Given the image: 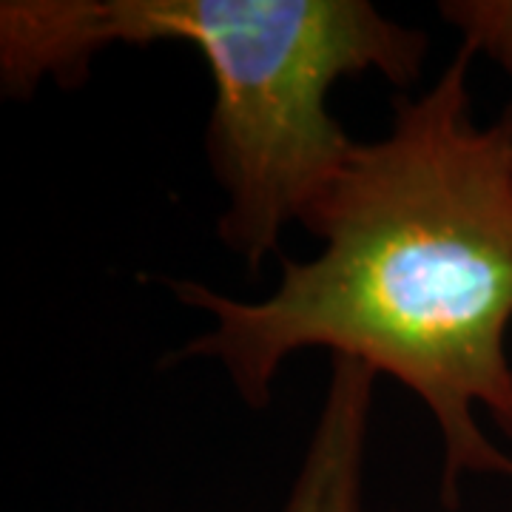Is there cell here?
I'll list each match as a JSON object with an SVG mask.
<instances>
[{"label":"cell","mask_w":512,"mask_h":512,"mask_svg":"<svg viewBox=\"0 0 512 512\" xmlns=\"http://www.w3.org/2000/svg\"><path fill=\"white\" fill-rule=\"evenodd\" d=\"M441 18L464 35V46L490 55L512 74V0H447Z\"/></svg>","instance_id":"cell-4"},{"label":"cell","mask_w":512,"mask_h":512,"mask_svg":"<svg viewBox=\"0 0 512 512\" xmlns=\"http://www.w3.org/2000/svg\"><path fill=\"white\" fill-rule=\"evenodd\" d=\"M157 40L191 43L211 69L208 160L228 191L220 239L251 271L356 146L328 111L336 80L376 69L410 86L427 57L424 32L365 0H6L3 92L29 97L43 77L77 86L97 52Z\"/></svg>","instance_id":"cell-2"},{"label":"cell","mask_w":512,"mask_h":512,"mask_svg":"<svg viewBox=\"0 0 512 512\" xmlns=\"http://www.w3.org/2000/svg\"><path fill=\"white\" fill-rule=\"evenodd\" d=\"M473 55L461 46L421 97L396 100L387 137L353 146L302 220L325 251L285 256L271 296L239 302L168 282L214 330L165 362L217 359L251 407L271 402L276 370L302 348L359 359L413 390L441 430L447 510L467 473L512 478V458L476 424L478 404L512 439V103L478 126Z\"/></svg>","instance_id":"cell-1"},{"label":"cell","mask_w":512,"mask_h":512,"mask_svg":"<svg viewBox=\"0 0 512 512\" xmlns=\"http://www.w3.org/2000/svg\"><path fill=\"white\" fill-rule=\"evenodd\" d=\"M376 379L365 362L330 356L325 404L282 512H365L362 476Z\"/></svg>","instance_id":"cell-3"}]
</instances>
